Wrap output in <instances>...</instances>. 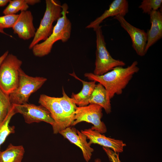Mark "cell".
I'll return each instance as SVG.
<instances>
[{
	"instance_id": "e0dca14e",
	"label": "cell",
	"mask_w": 162,
	"mask_h": 162,
	"mask_svg": "<svg viewBox=\"0 0 162 162\" xmlns=\"http://www.w3.org/2000/svg\"><path fill=\"white\" fill-rule=\"evenodd\" d=\"M89 103L100 106L107 114L111 112L110 100L108 97L105 88L100 83L96 84L89 99Z\"/></svg>"
},
{
	"instance_id": "7a4b0ae2",
	"label": "cell",
	"mask_w": 162,
	"mask_h": 162,
	"mask_svg": "<svg viewBox=\"0 0 162 162\" xmlns=\"http://www.w3.org/2000/svg\"><path fill=\"white\" fill-rule=\"evenodd\" d=\"M62 16L57 20L51 35L44 41L36 44L32 49L35 56L40 57L48 55L56 42L61 40L65 42L70 38L71 23L66 15L68 7L67 4L64 3L62 5Z\"/></svg>"
},
{
	"instance_id": "30bf717a",
	"label": "cell",
	"mask_w": 162,
	"mask_h": 162,
	"mask_svg": "<svg viewBox=\"0 0 162 162\" xmlns=\"http://www.w3.org/2000/svg\"><path fill=\"white\" fill-rule=\"evenodd\" d=\"M114 18L119 22L122 27L129 34L131 40L132 46L137 54L140 56H144L146 54L145 49L147 40L146 33L131 25L124 16L118 15L114 17Z\"/></svg>"
},
{
	"instance_id": "4316f807",
	"label": "cell",
	"mask_w": 162,
	"mask_h": 162,
	"mask_svg": "<svg viewBox=\"0 0 162 162\" xmlns=\"http://www.w3.org/2000/svg\"><path fill=\"white\" fill-rule=\"evenodd\" d=\"M9 1V0H0V7L5 6Z\"/></svg>"
},
{
	"instance_id": "ac0fdd59",
	"label": "cell",
	"mask_w": 162,
	"mask_h": 162,
	"mask_svg": "<svg viewBox=\"0 0 162 162\" xmlns=\"http://www.w3.org/2000/svg\"><path fill=\"white\" fill-rule=\"evenodd\" d=\"M25 153L23 146L9 144L6 149L0 152V162H21Z\"/></svg>"
},
{
	"instance_id": "9c48e42d",
	"label": "cell",
	"mask_w": 162,
	"mask_h": 162,
	"mask_svg": "<svg viewBox=\"0 0 162 162\" xmlns=\"http://www.w3.org/2000/svg\"><path fill=\"white\" fill-rule=\"evenodd\" d=\"M38 103L49 111L54 120L55 124L52 128L54 134H58L69 127L58 101V97L41 94L40 96Z\"/></svg>"
},
{
	"instance_id": "4fadbf2b",
	"label": "cell",
	"mask_w": 162,
	"mask_h": 162,
	"mask_svg": "<svg viewBox=\"0 0 162 162\" xmlns=\"http://www.w3.org/2000/svg\"><path fill=\"white\" fill-rule=\"evenodd\" d=\"M89 140L88 142L91 145L92 144L100 145L104 147L109 148L117 153L123 152L124 147L126 146L122 140L106 137L98 131L91 128L82 130L81 131Z\"/></svg>"
},
{
	"instance_id": "8992f818",
	"label": "cell",
	"mask_w": 162,
	"mask_h": 162,
	"mask_svg": "<svg viewBox=\"0 0 162 162\" xmlns=\"http://www.w3.org/2000/svg\"><path fill=\"white\" fill-rule=\"evenodd\" d=\"M21 60L8 54L0 65V88L9 94L16 88L19 82Z\"/></svg>"
},
{
	"instance_id": "603a6c76",
	"label": "cell",
	"mask_w": 162,
	"mask_h": 162,
	"mask_svg": "<svg viewBox=\"0 0 162 162\" xmlns=\"http://www.w3.org/2000/svg\"><path fill=\"white\" fill-rule=\"evenodd\" d=\"M162 0H143L139 8L143 13L149 14L152 11L157 10L161 6Z\"/></svg>"
},
{
	"instance_id": "7c38bea8",
	"label": "cell",
	"mask_w": 162,
	"mask_h": 162,
	"mask_svg": "<svg viewBox=\"0 0 162 162\" xmlns=\"http://www.w3.org/2000/svg\"><path fill=\"white\" fill-rule=\"evenodd\" d=\"M33 21V16L30 11H21L12 28L14 33L16 34L20 38L24 40L33 38L36 30Z\"/></svg>"
},
{
	"instance_id": "d4e9b609",
	"label": "cell",
	"mask_w": 162,
	"mask_h": 162,
	"mask_svg": "<svg viewBox=\"0 0 162 162\" xmlns=\"http://www.w3.org/2000/svg\"><path fill=\"white\" fill-rule=\"evenodd\" d=\"M103 148L110 161L112 162H121L119 158V153L116 152L109 148L104 147Z\"/></svg>"
},
{
	"instance_id": "6da1fadb",
	"label": "cell",
	"mask_w": 162,
	"mask_h": 162,
	"mask_svg": "<svg viewBox=\"0 0 162 162\" xmlns=\"http://www.w3.org/2000/svg\"><path fill=\"white\" fill-rule=\"evenodd\" d=\"M138 62L134 61L126 68L118 66L103 75L98 76L93 73L84 74V76L91 81L98 82L105 88L108 98L111 100L115 95H120L133 76L139 70Z\"/></svg>"
},
{
	"instance_id": "5b68a950",
	"label": "cell",
	"mask_w": 162,
	"mask_h": 162,
	"mask_svg": "<svg viewBox=\"0 0 162 162\" xmlns=\"http://www.w3.org/2000/svg\"><path fill=\"white\" fill-rule=\"evenodd\" d=\"M46 3L45 12L35 36L29 44L30 49L40 41H44L47 38L52 32L53 22L62 16V5L59 1L46 0Z\"/></svg>"
},
{
	"instance_id": "ffe728a7",
	"label": "cell",
	"mask_w": 162,
	"mask_h": 162,
	"mask_svg": "<svg viewBox=\"0 0 162 162\" xmlns=\"http://www.w3.org/2000/svg\"><path fill=\"white\" fill-rule=\"evenodd\" d=\"M39 0H10L8 6L3 10L4 15L15 14L21 11L27 10L29 5H33L38 3Z\"/></svg>"
},
{
	"instance_id": "7402d4cb",
	"label": "cell",
	"mask_w": 162,
	"mask_h": 162,
	"mask_svg": "<svg viewBox=\"0 0 162 162\" xmlns=\"http://www.w3.org/2000/svg\"><path fill=\"white\" fill-rule=\"evenodd\" d=\"M12 106L9 94L5 93L0 88V123L6 118Z\"/></svg>"
},
{
	"instance_id": "2e32d148",
	"label": "cell",
	"mask_w": 162,
	"mask_h": 162,
	"mask_svg": "<svg viewBox=\"0 0 162 162\" xmlns=\"http://www.w3.org/2000/svg\"><path fill=\"white\" fill-rule=\"evenodd\" d=\"M69 74L82 82V88L81 91L77 94L72 93L71 98L78 106L88 105L89 104V99L96 84V82L94 81L87 82L82 80L76 75L74 72Z\"/></svg>"
},
{
	"instance_id": "5bb4252c",
	"label": "cell",
	"mask_w": 162,
	"mask_h": 162,
	"mask_svg": "<svg viewBox=\"0 0 162 162\" xmlns=\"http://www.w3.org/2000/svg\"><path fill=\"white\" fill-rule=\"evenodd\" d=\"M128 11V3L126 0H114L111 3L109 8L100 16L92 21L86 27L94 28L100 26L103 21L111 16L120 15L124 16Z\"/></svg>"
},
{
	"instance_id": "52a82bcc",
	"label": "cell",
	"mask_w": 162,
	"mask_h": 162,
	"mask_svg": "<svg viewBox=\"0 0 162 162\" xmlns=\"http://www.w3.org/2000/svg\"><path fill=\"white\" fill-rule=\"evenodd\" d=\"M102 107L94 104H89L83 106L77 107L74 121L71 126H74L78 123L85 122L92 124L93 126L91 129L103 134L107 131L104 123L101 121L103 116Z\"/></svg>"
},
{
	"instance_id": "cb8c5ba5",
	"label": "cell",
	"mask_w": 162,
	"mask_h": 162,
	"mask_svg": "<svg viewBox=\"0 0 162 162\" xmlns=\"http://www.w3.org/2000/svg\"><path fill=\"white\" fill-rule=\"evenodd\" d=\"M19 14L6 15L0 16V32L6 34L3 31L5 28H12Z\"/></svg>"
},
{
	"instance_id": "d6986e66",
	"label": "cell",
	"mask_w": 162,
	"mask_h": 162,
	"mask_svg": "<svg viewBox=\"0 0 162 162\" xmlns=\"http://www.w3.org/2000/svg\"><path fill=\"white\" fill-rule=\"evenodd\" d=\"M62 94V96L58 97V100L68 125L70 126L74 121L75 112L77 106L74 100L69 97L66 93L63 87Z\"/></svg>"
},
{
	"instance_id": "8fae6325",
	"label": "cell",
	"mask_w": 162,
	"mask_h": 162,
	"mask_svg": "<svg viewBox=\"0 0 162 162\" xmlns=\"http://www.w3.org/2000/svg\"><path fill=\"white\" fill-rule=\"evenodd\" d=\"M59 133L79 147L85 160L87 162L89 161L94 150L87 142V139L86 135L75 128L70 126L61 131Z\"/></svg>"
},
{
	"instance_id": "277c9868",
	"label": "cell",
	"mask_w": 162,
	"mask_h": 162,
	"mask_svg": "<svg viewBox=\"0 0 162 162\" xmlns=\"http://www.w3.org/2000/svg\"><path fill=\"white\" fill-rule=\"evenodd\" d=\"M101 26L94 30L96 36V50L95 68L93 73L100 76L104 74L118 66L123 67L125 63L123 61L113 58L107 50Z\"/></svg>"
},
{
	"instance_id": "3957f363",
	"label": "cell",
	"mask_w": 162,
	"mask_h": 162,
	"mask_svg": "<svg viewBox=\"0 0 162 162\" xmlns=\"http://www.w3.org/2000/svg\"><path fill=\"white\" fill-rule=\"evenodd\" d=\"M47 80L46 78L43 77L29 76L21 68L18 86L9 94L11 103L15 105L28 103L31 95L39 89Z\"/></svg>"
},
{
	"instance_id": "484cf974",
	"label": "cell",
	"mask_w": 162,
	"mask_h": 162,
	"mask_svg": "<svg viewBox=\"0 0 162 162\" xmlns=\"http://www.w3.org/2000/svg\"><path fill=\"white\" fill-rule=\"evenodd\" d=\"M9 54V51H5L0 57V65L2 62Z\"/></svg>"
},
{
	"instance_id": "44dd1931",
	"label": "cell",
	"mask_w": 162,
	"mask_h": 162,
	"mask_svg": "<svg viewBox=\"0 0 162 162\" xmlns=\"http://www.w3.org/2000/svg\"><path fill=\"white\" fill-rule=\"evenodd\" d=\"M16 114L13 105L11 110L4 120L0 123V152L2 145L4 142L7 137L10 134L15 132V127L11 126L9 124L11 118Z\"/></svg>"
},
{
	"instance_id": "9a60e30c",
	"label": "cell",
	"mask_w": 162,
	"mask_h": 162,
	"mask_svg": "<svg viewBox=\"0 0 162 162\" xmlns=\"http://www.w3.org/2000/svg\"><path fill=\"white\" fill-rule=\"evenodd\" d=\"M150 28L146 33L147 40L145 47L146 54L149 48L162 37V14L158 10L152 11L150 14Z\"/></svg>"
},
{
	"instance_id": "ba28073f",
	"label": "cell",
	"mask_w": 162,
	"mask_h": 162,
	"mask_svg": "<svg viewBox=\"0 0 162 162\" xmlns=\"http://www.w3.org/2000/svg\"><path fill=\"white\" fill-rule=\"evenodd\" d=\"M13 105L16 113L21 114L26 123L31 124L44 122L51 124L52 128L54 126L55 122L50 112L42 106L28 103Z\"/></svg>"
},
{
	"instance_id": "83f0119b",
	"label": "cell",
	"mask_w": 162,
	"mask_h": 162,
	"mask_svg": "<svg viewBox=\"0 0 162 162\" xmlns=\"http://www.w3.org/2000/svg\"><path fill=\"white\" fill-rule=\"evenodd\" d=\"M95 162H101L100 160L99 159H97L96 160Z\"/></svg>"
}]
</instances>
